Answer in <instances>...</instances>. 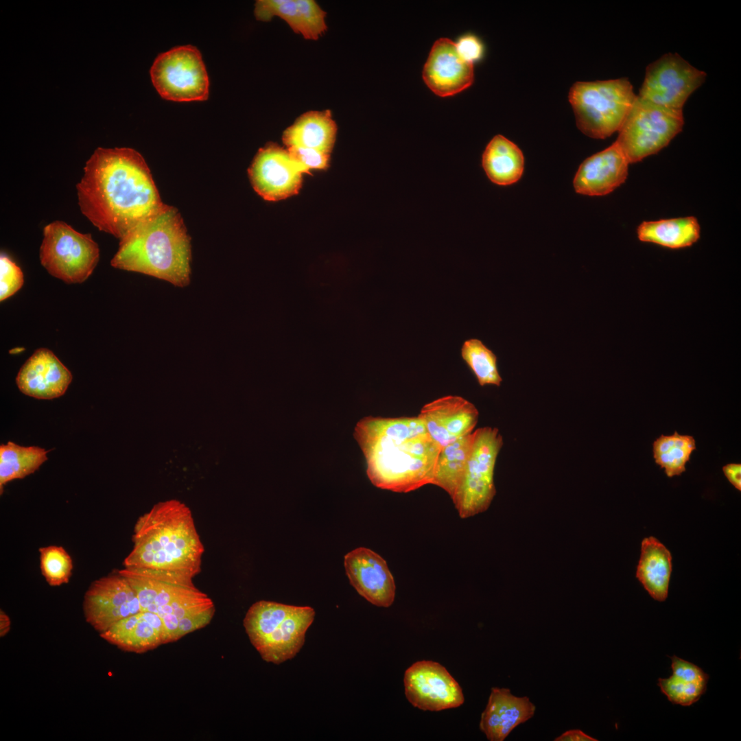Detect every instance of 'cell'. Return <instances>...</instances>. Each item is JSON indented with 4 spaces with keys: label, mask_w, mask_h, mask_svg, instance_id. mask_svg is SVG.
Segmentation results:
<instances>
[{
    "label": "cell",
    "mask_w": 741,
    "mask_h": 741,
    "mask_svg": "<svg viewBox=\"0 0 741 741\" xmlns=\"http://www.w3.org/2000/svg\"><path fill=\"white\" fill-rule=\"evenodd\" d=\"M670 659L672 674L668 678H659L657 685L672 704L690 706L706 692L709 675L698 666L676 655Z\"/></svg>",
    "instance_id": "cell-25"
},
{
    "label": "cell",
    "mask_w": 741,
    "mask_h": 741,
    "mask_svg": "<svg viewBox=\"0 0 741 741\" xmlns=\"http://www.w3.org/2000/svg\"><path fill=\"white\" fill-rule=\"evenodd\" d=\"M683 124V110L659 106L637 95L615 142L630 164L637 163L667 146Z\"/></svg>",
    "instance_id": "cell-8"
},
{
    "label": "cell",
    "mask_w": 741,
    "mask_h": 741,
    "mask_svg": "<svg viewBox=\"0 0 741 741\" xmlns=\"http://www.w3.org/2000/svg\"><path fill=\"white\" fill-rule=\"evenodd\" d=\"M191 240L178 210L165 207L120 239L113 267L185 287L191 278Z\"/></svg>",
    "instance_id": "cell-4"
},
{
    "label": "cell",
    "mask_w": 741,
    "mask_h": 741,
    "mask_svg": "<svg viewBox=\"0 0 741 741\" xmlns=\"http://www.w3.org/2000/svg\"><path fill=\"white\" fill-rule=\"evenodd\" d=\"M215 606L198 613L179 620L178 637L180 639L187 634L200 629L209 624L215 614Z\"/></svg>",
    "instance_id": "cell-36"
},
{
    "label": "cell",
    "mask_w": 741,
    "mask_h": 741,
    "mask_svg": "<svg viewBox=\"0 0 741 741\" xmlns=\"http://www.w3.org/2000/svg\"><path fill=\"white\" fill-rule=\"evenodd\" d=\"M555 741H596L580 729H570L565 731L554 739Z\"/></svg>",
    "instance_id": "cell-39"
},
{
    "label": "cell",
    "mask_w": 741,
    "mask_h": 741,
    "mask_svg": "<svg viewBox=\"0 0 741 741\" xmlns=\"http://www.w3.org/2000/svg\"><path fill=\"white\" fill-rule=\"evenodd\" d=\"M150 615L149 611H141L123 618L100 633V637L124 651L142 653L156 648L164 644V639Z\"/></svg>",
    "instance_id": "cell-23"
},
{
    "label": "cell",
    "mask_w": 741,
    "mask_h": 741,
    "mask_svg": "<svg viewBox=\"0 0 741 741\" xmlns=\"http://www.w3.org/2000/svg\"><path fill=\"white\" fill-rule=\"evenodd\" d=\"M314 617L315 611L310 607L260 600L248 610L244 626L261 658L280 664L301 650Z\"/></svg>",
    "instance_id": "cell-5"
},
{
    "label": "cell",
    "mask_w": 741,
    "mask_h": 741,
    "mask_svg": "<svg viewBox=\"0 0 741 741\" xmlns=\"http://www.w3.org/2000/svg\"><path fill=\"white\" fill-rule=\"evenodd\" d=\"M336 133V126L329 110L311 111L303 114L283 134L288 147L300 146L329 154Z\"/></svg>",
    "instance_id": "cell-27"
},
{
    "label": "cell",
    "mask_w": 741,
    "mask_h": 741,
    "mask_svg": "<svg viewBox=\"0 0 741 741\" xmlns=\"http://www.w3.org/2000/svg\"><path fill=\"white\" fill-rule=\"evenodd\" d=\"M403 683L408 701L423 711L456 708L464 701L458 683L444 666L435 661L414 663L405 670Z\"/></svg>",
    "instance_id": "cell-13"
},
{
    "label": "cell",
    "mask_w": 741,
    "mask_h": 741,
    "mask_svg": "<svg viewBox=\"0 0 741 741\" xmlns=\"http://www.w3.org/2000/svg\"><path fill=\"white\" fill-rule=\"evenodd\" d=\"M353 436L377 488L408 493L432 484L441 448L417 416H365Z\"/></svg>",
    "instance_id": "cell-2"
},
{
    "label": "cell",
    "mask_w": 741,
    "mask_h": 741,
    "mask_svg": "<svg viewBox=\"0 0 741 741\" xmlns=\"http://www.w3.org/2000/svg\"><path fill=\"white\" fill-rule=\"evenodd\" d=\"M124 567L178 573L201 571L204 546L191 510L177 499L160 502L137 519Z\"/></svg>",
    "instance_id": "cell-3"
},
{
    "label": "cell",
    "mask_w": 741,
    "mask_h": 741,
    "mask_svg": "<svg viewBox=\"0 0 741 741\" xmlns=\"http://www.w3.org/2000/svg\"><path fill=\"white\" fill-rule=\"evenodd\" d=\"M255 15L262 21L279 16L307 39L316 40L327 30L326 13L311 0H259Z\"/></svg>",
    "instance_id": "cell-22"
},
{
    "label": "cell",
    "mask_w": 741,
    "mask_h": 741,
    "mask_svg": "<svg viewBox=\"0 0 741 741\" xmlns=\"http://www.w3.org/2000/svg\"><path fill=\"white\" fill-rule=\"evenodd\" d=\"M460 354L480 386L501 385L502 378L498 370L497 356L480 340H465Z\"/></svg>",
    "instance_id": "cell-32"
},
{
    "label": "cell",
    "mask_w": 741,
    "mask_h": 741,
    "mask_svg": "<svg viewBox=\"0 0 741 741\" xmlns=\"http://www.w3.org/2000/svg\"><path fill=\"white\" fill-rule=\"evenodd\" d=\"M76 188L82 214L119 239L166 205L144 158L129 148H97Z\"/></svg>",
    "instance_id": "cell-1"
},
{
    "label": "cell",
    "mask_w": 741,
    "mask_h": 741,
    "mask_svg": "<svg viewBox=\"0 0 741 741\" xmlns=\"http://www.w3.org/2000/svg\"><path fill=\"white\" fill-rule=\"evenodd\" d=\"M427 86L440 97L451 96L473 82V65L461 58L456 43L440 38L433 45L423 70Z\"/></svg>",
    "instance_id": "cell-18"
},
{
    "label": "cell",
    "mask_w": 741,
    "mask_h": 741,
    "mask_svg": "<svg viewBox=\"0 0 741 741\" xmlns=\"http://www.w3.org/2000/svg\"><path fill=\"white\" fill-rule=\"evenodd\" d=\"M83 610L86 621L99 633L142 611L134 590L119 572L91 584L84 596Z\"/></svg>",
    "instance_id": "cell-14"
},
{
    "label": "cell",
    "mask_w": 741,
    "mask_h": 741,
    "mask_svg": "<svg viewBox=\"0 0 741 741\" xmlns=\"http://www.w3.org/2000/svg\"><path fill=\"white\" fill-rule=\"evenodd\" d=\"M671 572L670 551L653 537L644 539L636 577L653 599L666 600Z\"/></svg>",
    "instance_id": "cell-24"
},
{
    "label": "cell",
    "mask_w": 741,
    "mask_h": 741,
    "mask_svg": "<svg viewBox=\"0 0 741 741\" xmlns=\"http://www.w3.org/2000/svg\"><path fill=\"white\" fill-rule=\"evenodd\" d=\"M344 568L351 585L371 604L389 607L395 600L396 585L386 561L366 548H357L344 556Z\"/></svg>",
    "instance_id": "cell-17"
},
{
    "label": "cell",
    "mask_w": 741,
    "mask_h": 741,
    "mask_svg": "<svg viewBox=\"0 0 741 741\" xmlns=\"http://www.w3.org/2000/svg\"><path fill=\"white\" fill-rule=\"evenodd\" d=\"M287 152L303 173L309 172V169H324L327 167L328 153L295 145L288 147Z\"/></svg>",
    "instance_id": "cell-35"
},
{
    "label": "cell",
    "mask_w": 741,
    "mask_h": 741,
    "mask_svg": "<svg viewBox=\"0 0 741 741\" xmlns=\"http://www.w3.org/2000/svg\"><path fill=\"white\" fill-rule=\"evenodd\" d=\"M24 283L23 273L14 261L4 254L0 257V301L10 297Z\"/></svg>",
    "instance_id": "cell-34"
},
{
    "label": "cell",
    "mask_w": 741,
    "mask_h": 741,
    "mask_svg": "<svg viewBox=\"0 0 741 741\" xmlns=\"http://www.w3.org/2000/svg\"><path fill=\"white\" fill-rule=\"evenodd\" d=\"M696 449L694 438L681 434L677 431L670 435L661 434L652 443L655 462L668 478L681 475L686 471L685 465Z\"/></svg>",
    "instance_id": "cell-31"
},
{
    "label": "cell",
    "mask_w": 741,
    "mask_h": 741,
    "mask_svg": "<svg viewBox=\"0 0 741 741\" xmlns=\"http://www.w3.org/2000/svg\"><path fill=\"white\" fill-rule=\"evenodd\" d=\"M629 164L625 154L615 141L580 164L573 180L574 190L577 193L589 196L607 195L625 182Z\"/></svg>",
    "instance_id": "cell-19"
},
{
    "label": "cell",
    "mask_w": 741,
    "mask_h": 741,
    "mask_svg": "<svg viewBox=\"0 0 741 741\" xmlns=\"http://www.w3.org/2000/svg\"><path fill=\"white\" fill-rule=\"evenodd\" d=\"M728 481L739 491H741V464L729 463L722 467Z\"/></svg>",
    "instance_id": "cell-38"
},
{
    "label": "cell",
    "mask_w": 741,
    "mask_h": 741,
    "mask_svg": "<svg viewBox=\"0 0 741 741\" xmlns=\"http://www.w3.org/2000/svg\"><path fill=\"white\" fill-rule=\"evenodd\" d=\"M302 173L287 150L274 144L261 148L248 169L254 189L269 201L296 193L301 187Z\"/></svg>",
    "instance_id": "cell-15"
},
{
    "label": "cell",
    "mask_w": 741,
    "mask_h": 741,
    "mask_svg": "<svg viewBox=\"0 0 741 741\" xmlns=\"http://www.w3.org/2000/svg\"><path fill=\"white\" fill-rule=\"evenodd\" d=\"M40 566L43 576L53 587L67 583L72 574L73 561L62 546L48 545L40 548Z\"/></svg>",
    "instance_id": "cell-33"
},
{
    "label": "cell",
    "mask_w": 741,
    "mask_h": 741,
    "mask_svg": "<svg viewBox=\"0 0 741 741\" xmlns=\"http://www.w3.org/2000/svg\"><path fill=\"white\" fill-rule=\"evenodd\" d=\"M10 620L9 616L2 610L0 611V636L4 637L10 631Z\"/></svg>",
    "instance_id": "cell-40"
},
{
    "label": "cell",
    "mask_w": 741,
    "mask_h": 741,
    "mask_svg": "<svg viewBox=\"0 0 741 741\" xmlns=\"http://www.w3.org/2000/svg\"><path fill=\"white\" fill-rule=\"evenodd\" d=\"M418 416L432 439L442 449L473 432L479 412L464 398L447 395L424 405Z\"/></svg>",
    "instance_id": "cell-16"
},
{
    "label": "cell",
    "mask_w": 741,
    "mask_h": 741,
    "mask_svg": "<svg viewBox=\"0 0 741 741\" xmlns=\"http://www.w3.org/2000/svg\"><path fill=\"white\" fill-rule=\"evenodd\" d=\"M99 259V246L91 234L81 233L58 220L44 227L40 260L51 276L67 283H82Z\"/></svg>",
    "instance_id": "cell-10"
},
{
    "label": "cell",
    "mask_w": 741,
    "mask_h": 741,
    "mask_svg": "<svg viewBox=\"0 0 741 741\" xmlns=\"http://www.w3.org/2000/svg\"><path fill=\"white\" fill-rule=\"evenodd\" d=\"M457 51L465 61L473 63L483 54V46L480 40L473 35H465L456 43Z\"/></svg>",
    "instance_id": "cell-37"
},
{
    "label": "cell",
    "mask_w": 741,
    "mask_h": 741,
    "mask_svg": "<svg viewBox=\"0 0 741 741\" xmlns=\"http://www.w3.org/2000/svg\"><path fill=\"white\" fill-rule=\"evenodd\" d=\"M705 78V72L677 54H666L646 67L637 96L659 106L683 110L687 98Z\"/></svg>",
    "instance_id": "cell-12"
},
{
    "label": "cell",
    "mask_w": 741,
    "mask_h": 741,
    "mask_svg": "<svg viewBox=\"0 0 741 741\" xmlns=\"http://www.w3.org/2000/svg\"><path fill=\"white\" fill-rule=\"evenodd\" d=\"M471 451L459 486L451 499L462 518L486 511L496 493L494 471L503 438L496 427H480L473 432Z\"/></svg>",
    "instance_id": "cell-9"
},
{
    "label": "cell",
    "mask_w": 741,
    "mask_h": 741,
    "mask_svg": "<svg viewBox=\"0 0 741 741\" xmlns=\"http://www.w3.org/2000/svg\"><path fill=\"white\" fill-rule=\"evenodd\" d=\"M636 98L626 78L577 82L569 92L577 127L593 139L618 132Z\"/></svg>",
    "instance_id": "cell-6"
},
{
    "label": "cell",
    "mask_w": 741,
    "mask_h": 741,
    "mask_svg": "<svg viewBox=\"0 0 741 741\" xmlns=\"http://www.w3.org/2000/svg\"><path fill=\"white\" fill-rule=\"evenodd\" d=\"M134 590L142 611L181 619L213 604L187 575L144 568L119 570Z\"/></svg>",
    "instance_id": "cell-7"
},
{
    "label": "cell",
    "mask_w": 741,
    "mask_h": 741,
    "mask_svg": "<svg viewBox=\"0 0 741 741\" xmlns=\"http://www.w3.org/2000/svg\"><path fill=\"white\" fill-rule=\"evenodd\" d=\"M482 166L493 183L499 186L511 185L517 183L524 173V157L515 143L497 134L487 144L482 156Z\"/></svg>",
    "instance_id": "cell-26"
},
{
    "label": "cell",
    "mask_w": 741,
    "mask_h": 741,
    "mask_svg": "<svg viewBox=\"0 0 741 741\" xmlns=\"http://www.w3.org/2000/svg\"><path fill=\"white\" fill-rule=\"evenodd\" d=\"M701 227L693 216L644 221L637 229L638 239L663 247L679 249L692 246L700 237Z\"/></svg>",
    "instance_id": "cell-28"
},
{
    "label": "cell",
    "mask_w": 741,
    "mask_h": 741,
    "mask_svg": "<svg viewBox=\"0 0 741 741\" xmlns=\"http://www.w3.org/2000/svg\"><path fill=\"white\" fill-rule=\"evenodd\" d=\"M46 449L24 447L9 441L0 445V491L15 479H22L36 471L47 460Z\"/></svg>",
    "instance_id": "cell-30"
},
{
    "label": "cell",
    "mask_w": 741,
    "mask_h": 741,
    "mask_svg": "<svg viewBox=\"0 0 741 741\" xmlns=\"http://www.w3.org/2000/svg\"><path fill=\"white\" fill-rule=\"evenodd\" d=\"M473 432L443 447L437 461L432 484L445 491L451 499L464 471L473 443Z\"/></svg>",
    "instance_id": "cell-29"
},
{
    "label": "cell",
    "mask_w": 741,
    "mask_h": 741,
    "mask_svg": "<svg viewBox=\"0 0 741 741\" xmlns=\"http://www.w3.org/2000/svg\"><path fill=\"white\" fill-rule=\"evenodd\" d=\"M528 696L513 694L508 688L493 687L481 715L480 729L490 741H503L511 731L534 715Z\"/></svg>",
    "instance_id": "cell-21"
},
{
    "label": "cell",
    "mask_w": 741,
    "mask_h": 741,
    "mask_svg": "<svg viewBox=\"0 0 741 741\" xmlns=\"http://www.w3.org/2000/svg\"><path fill=\"white\" fill-rule=\"evenodd\" d=\"M154 86L160 95L174 102L204 101L209 80L200 51L180 46L159 54L150 69Z\"/></svg>",
    "instance_id": "cell-11"
},
{
    "label": "cell",
    "mask_w": 741,
    "mask_h": 741,
    "mask_svg": "<svg viewBox=\"0 0 741 741\" xmlns=\"http://www.w3.org/2000/svg\"><path fill=\"white\" fill-rule=\"evenodd\" d=\"M72 378L71 372L51 351L40 348L21 366L16 383L25 395L52 399L64 394Z\"/></svg>",
    "instance_id": "cell-20"
}]
</instances>
